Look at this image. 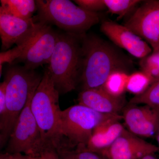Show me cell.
Listing matches in <instances>:
<instances>
[{"label":"cell","instance_id":"1","mask_svg":"<svg viewBox=\"0 0 159 159\" xmlns=\"http://www.w3.org/2000/svg\"><path fill=\"white\" fill-rule=\"evenodd\" d=\"M82 68L79 81L83 90L99 88L116 71L128 70L132 61L107 41L94 35L83 34Z\"/></svg>","mask_w":159,"mask_h":159},{"label":"cell","instance_id":"2","mask_svg":"<svg viewBox=\"0 0 159 159\" xmlns=\"http://www.w3.org/2000/svg\"><path fill=\"white\" fill-rule=\"evenodd\" d=\"M59 94L47 69L31 103V112L39 129L45 150L53 148L57 151L62 148V111L59 106Z\"/></svg>","mask_w":159,"mask_h":159},{"label":"cell","instance_id":"3","mask_svg":"<svg viewBox=\"0 0 159 159\" xmlns=\"http://www.w3.org/2000/svg\"><path fill=\"white\" fill-rule=\"evenodd\" d=\"M82 35L59 34L47 69L60 94L74 90L82 68Z\"/></svg>","mask_w":159,"mask_h":159},{"label":"cell","instance_id":"4","mask_svg":"<svg viewBox=\"0 0 159 159\" xmlns=\"http://www.w3.org/2000/svg\"><path fill=\"white\" fill-rule=\"evenodd\" d=\"M42 78L34 70L25 66H12L7 69L4 79L7 84V115L4 125L0 128L1 148L7 144L20 114L34 95Z\"/></svg>","mask_w":159,"mask_h":159},{"label":"cell","instance_id":"5","mask_svg":"<svg viewBox=\"0 0 159 159\" xmlns=\"http://www.w3.org/2000/svg\"><path fill=\"white\" fill-rule=\"evenodd\" d=\"M40 21L53 25L68 33L82 35L100 21V15L91 12L69 0L35 1Z\"/></svg>","mask_w":159,"mask_h":159},{"label":"cell","instance_id":"6","mask_svg":"<svg viewBox=\"0 0 159 159\" xmlns=\"http://www.w3.org/2000/svg\"><path fill=\"white\" fill-rule=\"evenodd\" d=\"M116 115L118 114L100 113L79 104L62 111L61 129L63 140L65 138L67 139V148L86 147L95 129L101 122Z\"/></svg>","mask_w":159,"mask_h":159},{"label":"cell","instance_id":"7","mask_svg":"<svg viewBox=\"0 0 159 159\" xmlns=\"http://www.w3.org/2000/svg\"><path fill=\"white\" fill-rule=\"evenodd\" d=\"M33 95L29 99L14 125L7 142L6 152L24 153L28 156L39 157L45 150L39 129L31 111Z\"/></svg>","mask_w":159,"mask_h":159},{"label":"cell","instance_id":"8","mask_svg":"<svg viewBox=\"0 0 159 159\" xmlns=\"http://www.w3.org/2000/svg\"><path fill=\"white\" fill-rule=\"evenodd\" d=\"M124 26L146 42L153 52L159 50V1L148 0L134 10Z\"/></svg>","mask_w":159,"mask_h":159},{"label":"cell","instance_id":"9","mask_svg":"<svg viewBox=\"0 0 159 159\" xmlns=\"http://www.w3.org/2000/svg\"><path fill=\"white\" fill-rule=\"evenodd\" d=\"M58 34L48 24L42 22L34 41L13 63H23L27 68L32 70L43 65L49 64L56 46Z\"/></svg>","mask_w":159,"mask_h":159},{"label":"cell","instance_id":"10","mask_svg":"<svg viewBox=\"0 0 159 159\" xmlns=\"http://www.w3.org/2000/svg\"><path fill=\"white\" fill-rule=\"evenodd\" d=\"M41 22L33 19H23L10 14L0 7V36L2 48L6 51L14 44H21L37 31Z\"/></svg>","mask_w":159,"mask_h":159},{"label":"cell","instance_id":"11","mask_svg":"<svg viewBox=\"0 0 159 159\" xmlns=\"http://www.w3.org/2000/svg\"><path fill=\"white\" fill-rule=\"evenodd\" d=\"M129 104L122 115L127 130L140 138L156 135L159 126V107Z\"/></svg>","mask_w":159,"mask_h":159},{"label":"cell","instance_id":"12","mask_svg":"<svg viewBox=\"0 0 159 159\" xmlns=\"http://www.w3.org/2000/svg\"><path fill=\"white\" fill-rule=\"evenodd\" d=\"M158 152L156 145L125 129L115 142L100 154L108 159H140Z\"/></svg>","mask_w":159,"mask_h":159},{"label":"cell","instance_id":"13","mask_svg":"<svg viewBox=\"0 0 159 159\" xmlns=\"http://www.w3.org/2000/svg\"><path fill=\"white\" fill-rule=\"evenodd\" d=\"M100 30L116 45L137 58L142 59L152 52L148 43L125 26L105 20L101 24Z\"/></svg>","mask_w":159,"mask_h":159},{"label":"cell","instance_id":"14","mask_svg":"<svg viewBox=\"0 0 159 159\" xmlns=\"http://www.w3.org/2000/svg\"><path fill=\"white\" fill-rule=\"evenodd\" d=\"M79 104L107 115L119 114L124 107L123 97L111 96L100 87L82 90L78 95Z\"/></svg>","mask_w":159,"mask_h":159},{"label":"cell","instance_id":"15","mask_svg":"<svg viewBox=\"0 0 159 159\" xmlns=\"http://www.w3.org/2000/svg\"><path fill=\"white\" fill-rule=\"evenodd\" d=\"M122 115H115L101 122L94 129L86 148L101 154L111 146L125 129L120 121Z\"/></svg>","mask_w":159,"mask_h":159},{"label":"cell","instance_id":"16","mask_svg":"<svg viewBox=\"0 0 159 159\" xmlns=\"http://www.w3.org/2000/svg\"><path fill=\"white\" fill-rule=\"evenodd\" d=\"M1 6L10 14L23 19H31L37 9L33 0H1Z\"/></svg>","mask_w":159,"mask_h":159},{"label":"cell","instance_id":"17","mask_svg":"<svg viewBox=\"0 0 159 159\" xmlns=\"http://www.w3.org/2000/svg\"><path fill=\"white\" fill-rule=\"evenodd\" d=\"M129 75L125 71H115L109 76L101 88L113 97H122L126 91Z\"/></svg>","mask_w":159,"mask_h":159},{"label":"cell","instance_id":"18","mask_svg":"<svg viewBox=\"0 0 159 159\" xmlns=\"http://www.w3.org/2000/svg\"><path fill=\"white\" fill-rule=\"evenodd\" d=\"M152 82L150 77L142 70L129 74L126 86V91L139 96L145 93Z\"/></svg>","mask_w":159,"mask_h":159},{"label":"cell","instance_id":"19","mask_svg":"<svg viewBox=\"0 0 159 159\" xmlns=\"http://www.w3.org/2000/svg\"><path fill=\"white\" fill-rule=\"evenodd\" d=\"M107 9L120 19L135 9L142 1L139 0H104Z\"/></svg>","mask_w":159,"mask_h":159},{"label":"cell","instance_id":"20","mask_svg":"<svg viewBox=\"0 0 159 159\" xmlns=\"http://www.w3.org/2000/svg\"><path fill=\"white\" fill-rule=\"evenodd\" d=\"M129 104H144L159 107V80L152 83L143 94L133 97Z\"/></svg>","mask_w":159,"mask_h":159},{"label":"cell","instance_id":"21","mask_svg":"<svg viewBox=\"0 0 159 159\" xmlns=\"http://www.w3.org/2000/svg\"><path fill=\"white\" fill-rule=\"evenodd\" d=\"M140 66L141 70L147 74L152 83L159 80V54L153 52L141 59Z\"/></svg>","mask_w":159,"mask_h":159},{"label":"cell","instance_id":"22","mask_svg":"<svg viewBox=\"0 0 159 159\" xmlns=\"http://www.w3.org/2000/svg\"><path fill=\"white\" fill-rule=\"evenodd\" d=\"M74 2L82 9L91 12H97L107 9L104 0H76Z\"/></svg>","mask_w":159,"mask_h":159},{"label":"cell","instance_id":"23","mask_svg":"<svg viewBox=\"0 0 159 159\" xmlns=\"http://www.w3.org/2000/svg\"><path fill=\"white\" fill-rule=\"evenodd\" d=\"M73 152L76 159H108L102 155L89 150L85 146H77Z\"/></svg>","mask_w":159,"mask_h":159},{"label":"cell","instance_id":"24","mask_svg":"<svg viewBox=\"0 0 159 159\" xmlns=\"http://www.w3.org/2000/svg\"><path fill=\"white\" fill-rule=\"evenodd\" d=\"M6 83L5 80L0 84V128L2 127L7 115L6 104Z\"/></svg>","mask_w":159,"mask_h":159},{"label":"cell","instance_id":"25","mask_svg":"<svg viewBox=\"0 0 159 159\" xmlns=\"http://www.w3.org/2000/svg\"><path fill=\"white\" fill-rule=\"evenodd\" d=\"M40 159H60L57 150L53 148H48L40 154Z\"/></svg>","mask_w":159,"mask_h":159},{"label":"cell","instance_id":"26","mask_svg":"<svg viewBox=\"0 0 159 159\" xmlns=\"http://www.w3.org/2000/svg\"><path fill=\"white\" fill-rule=\"evenodd\" d=\"M60 159H76L73 151L68 148H62L57 151Z\"/></svg>","mask_w":159,"mask_h":159},{"label":"cell","instance_id":"27","mask_svg":"<svg viewBox=\"0 0 159 159\" xmlns=\"http://www.w3.org/2000/svg\"><path fill=\"white\" fill-rule=\"evenodd\" d=\"M28 156L24 155L21 153H8L1 154L0 159H28Z\"/></svg>","mask_w":159,"mask_h":159},{"label":"cell","instance_id":"28","mask_svg":"<svg viewBox=\"0 0 159 159\" xmlns=\"http://www.w3.org/2000/svg\"><path fill=\"white\" fill-rule=\"evenodd\" d=\"M140 159H157L156 157H155L154 155L150 154L148 155L145 156L142 158Z\"/></svg>","mask_w":159,"mask_h":159},{"label":"cell","instance_id":"29","mask_svg":"<svg viewBox=\"0 0 159 159\" xmlns=\"http://www.w3.org/2000/svg\"><path fill=\"white\" fill-rule=\"evenodd\" d=\"M156 139L157 142L158 143V152H159V134H156L155 135Z\"/></svg>","mask_w":159,"mask_h":159},{"label":"cell","instance_id":"30","mask_svg":"<svg viewBox=\"0 0 159 159\" xmlns=\"http://www.w3.org/2000/svg\"><path fill=\"white\" fill-rule=\"evenodd\" d=\"M28 159H40L39 157L29 156Z\"/></svg>","mask_w":159,"mask_h":159},{"label":"cell","instance_id":"31","mask_svg":"<svg viewBox=\"0 0 159 159\" xmlns=\"http://www.w3.org/2000/svg\"><path fill=\"white\" fill-rule=\"evenodd\" d=\"M156 134H159V126L158 127V129L157 131V133Z\"/></svg>","mask_w":159,"mask_h":159},{"label":"cell","instance_id":"32","mask_svg":"<svg viewBox=\"0 0 159 159\" xmlns=\"http://www.w3.org/2000/svg\"><path fill=\"white\" fill-rule=\"evenodd\" d=\"M157 52V53H158V54H159V50H158V51H156V52Z\"/></svg>","mask_w":159,"mask_h":159}]
</instances>
